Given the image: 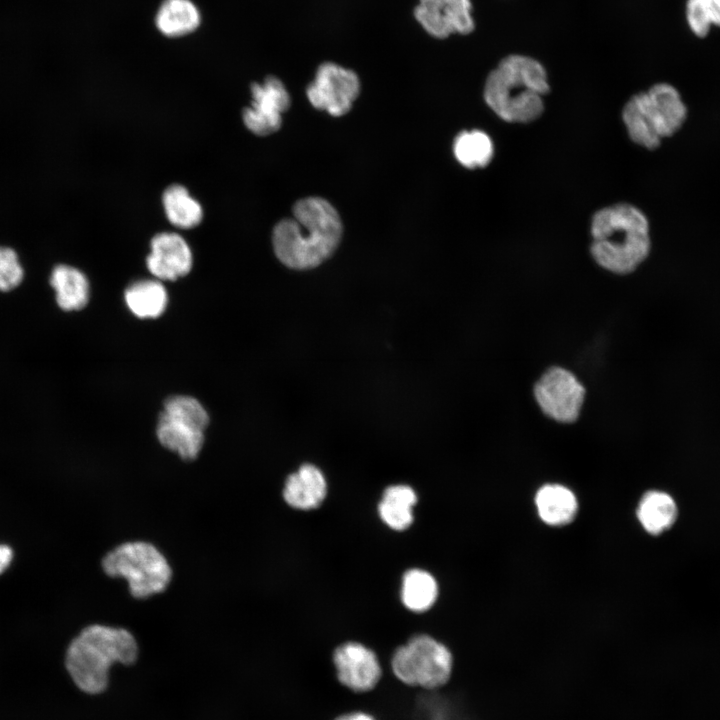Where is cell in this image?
I'll return each instance as SVG.
<instances>
[{
    "instance_id": "27",
    "label": "cell",
    "mask_w": 720,
    "mask_h": 720,
    "mask_svg": "<svg viewBox=\"0 0 720 720\" xmlns=\"http://www.w3.org/2000/svg\"><path fill=\"white\" fill-rule=\"evenodd\" d=\"M333 720H377L374 715L363 710H351L339 714Z\"/></svg>"
},
{
    "instance_id": "28",
    "label": "cell",
    "mask_w": 720,
    "mask_h": 720,
    "mask_svg": "<svg viewBox=\"0 0 720 720\" xmlns=\"http://www.w3.org/2000/svg\"><path fill=\"white\" fill-rule=\"evenodd\" d=\"M12 559V548L6 544H0V574H2L9 567Z\"/></svg>"
},
{
    "instance_id": "4",
    "label": "cell",
    "mask_w": 720,
    "mask_h": 720,
    "mask_svg": "<svg viewBox=\"0 0 720 720\" xmlns=\"http://www.w3.org/2000/svg\"><path fill=\"white\" fill-rule=\"evenodd\" d=\"M138 652L136 639L128 630L93 624L85 627L70 642L65 666L82 692L98 695L109 686L112 666L134 664Z\"/></svg>"
},
{
    "instance_id": "2",
    "label": "cell",
    "mask_w": 720,
    "mask_h": 720,
    "mask_svg": "<svg viewBox=\"0 0 720 720\" xmlns=\"http://www.w3.org/2000/svg\"><path fill=\"white\" fill-rule=\"evenodd\" d=\"M549 91L548 74L540 61L528 55L510 54L489 72L483 98L503 121L526 124L541 116L543 97Z\"/></svg>"
},
{
    "instance_id": "16",
    "label": "cell",
    "mask_w": 720,
    "mask_h": 720,
    "mask_svg": "<svg viewBox=\"0 0 720 720\" xmlns=\"http://www.w3.org/2000/svg\"><path fill=\"white\" fill-rule=\"evenodd\" d=\"M49 284L61 310L78 311L88 304L89 281L78 268L67 264L56 265L51 271Z\"/></svg>"
},
{
    "instance_id": "15",
    "label": "cell",
    "mask_w": 720,
    "mask_h": 720,
    "mask_svg": "<svg viewBox=\"0 0 720 720\" xmlns=\"http://www.w3.org/2000/svg\"><path fill=\"white\" fill-rule=\"evenodd\" d=\"M326 491L327 484L322 472L312 464H304L287 478L283 497L290 506L309 510L320 505Z\"/></svg>"
},
{
    "instance_id": "20",
    "label": "cell",
    "mask_w": 720,
    "mask_h": 720,
    "mask_svg": "<svg viewBox=\"0 0 720 720\" xmlns=\"http://www.w3.org/2000/svg\"><path fill=\"white\" fill-rule=\"evenodd\" d=\"M158 30L167 37L193 32L200 24V13L191 0H164L156 14Z\"/></svg>"
},
{
    "instance_id": "26",
    "label": "cell",
    "mask_w": 720,
    "mask_h": 720,
    "mask_svg": "<svg viewBox=\"0 0 720 720\" xmlns=\"http://www.w3.org/2000/svg\"><path fill=\"white\" fill-rule=\"evenodd\" d=\"M24 274L16 251L0 246V293H8L18 288L24 280Z\"/></svg>"
},
{
    "instance_id": "24",
    "label": "cell",
    "mask_w": 720,
    "mask_h": 720,
    "mask_svg": "<svg viewBox=\"0 0 720 720\" xmlns=\"http://www.w3.org/2000/svg\"><path fill=\"white\" fill-rule=\"evenodd\" d=\"M438 586L434 577L421 569H411L404 574L401 597L404 605L415 612L429 609L435 602Z\"/></svg>"
},
{
    "instance_id": "12",
    "label": "cell",
    "mask_w": 720,
    "mask_h": 720,
    "mask_svg": "<svg viewBox=\"0 0 720 720\" xmlns=\"http://www.w3.org/2000/svg\"><path fill=\"white\" fill-rule=\"evenodd\" d=\"M251 105L243 110L245 126L255 135L267 136L278 131L282 113L290 107V95L283 82L270 75L262 83L251 85Z\"/></svg>"
},
{
    "instance_id": "11",
    "label": "cell",
    "mask_w": 720,
    "mask_h": 720,
    "mask_svg": "<svg viewBox=\"0 0 720 720\" xmlns=\"http://www.w3.org/2000/svg\"><path fill=\"white\" fill-rule=\"evenodd\" d=\"M337 681L353 693L374 690L382 678V667L376 653L359 642L337 646L332 655Z\"/></svg>"
},
{
    "instance_id": "5",
    "label": "cell",
    "mask_w": 720,
    "mask_h": 720,
    "mask_svg": "<svg viewBox=\"0 0 720 720\" xmlns=\"http://www.w3.org/2000/svg\"><path fill=\"white\" fill-rule=\"evenodd\" d=\"M686 118L687 107L679 91L665 82L634 94L622 110L630 139L649 150L658 148L663 138L675 134Z\"/></svg>"
},
{
    "instance_id": "1",
    "label": "cell",
    "mask_w": 720,
    "mask_h": 720,
    "mask_svg": "<svg viewBox=\"0 0 720 720\" xmlns=\"http://www.w3.org/2000/svg\"><path fill=\"white\" fill-rule=\"evenodd\" d=\"M342 231L340 216L327 200L307 197L296 202L291 218L274 227V252L289 268H314L333 254Z\"/></svg>"
},
{
    "instance_id": "10",
    "label": "cell",
    "mask_w": 720,
    "mask_h": 720,
    "mask_svg": "<svg viewBox=\"0 0 720 720\" xmlns=\"http://www.w3.org/2000/svg\"><path fill=\"white\" fill-rule=\"evenodd\" d=\"M360 92L357 74L333 62H324L316 70L314 80L306 94L310 103L319 110L339 117L348 113Z\"/></svg>"
},
{
    "instance_id": "18",
    "label": "cell",
    "mask_w": 720,
    "mask_h": 720,
    "mask_svg": "<svg viewBox=\"0 0 720 720\" xmlns=\"http://www.w3.org/2000/svg\"><path fill=\"white\" fill-rule=\"evenodd\" d=\"M636 514L646 532L659 535L673 526L678 516V508L668 493L650 490L641 497Z\"/></svg>"
},
{
    "instance_id": "9",
    "label": "cell",
    "mask_w": 720,
    "mask_h": 720,
    "mask_svg": "<svg viewBox=\"0 0 720 720\" xmlns=\"http://www.w3.org/2000/svg\"><path fill=\"white\" fill-rule=\"evenodd\" d=\"M533 393L547 417L565 424L578 419L585 398V388L577 377L558 366L542 374L534 385Z\"/></svg>"
},
{
    "instance_id": "3",
    "label": "cell",
    "mask_w": 720,
    "mask_h": 720,
    "mask_svg": "<svg viewBox=\"0 0 720 720\" xmlns=\"http://www.w3.org/2000/svg\"><path fill=\"white\" fill-rule=\"evenodd\" d=\"M590 252L594 261L614 274L634 272L651 249L646 215L629 203L596 211L591 220Z\"/></svg>"
},
{
    "instance_id": "13",
    "label": "cell",
    "mask_w": 720,
    "mask_h": 720,
    "mask_svg": "<svg viewBox=\"0 0 720 720\" xmlns=\"http://www.w3.org/2000/svg\"><path fill=\"white\" fill-rule=\"evenodd\" d=\"M414 17L436 39L471 34L476 27L471 0H418Z\"/></svg>"
},
{
    "instance_id": "14",
    "label": "cell",
    "mask_w": 720,
    "mask_h": 720,
    "mask_svg": "<svg viewBox=\"0 0 720 720\" xmlns=\"http://www.w3.org/2000/svg\"><path fill=\"white\" fill-rule=\"evenodd\" d=\"M192 264L191 249L181 235L162 232L152 238L146 265L156 279L174 281L188 274Z\"/></svg>"
},
{
    "instance_id": "17",
    "label": "cell",
    "mask_w": 720,
    "mask_h": 720,
    "mask_svg": "<svg viewBox=\"0 0 720 720\" xmlns=\"http://www.w3.org/2000/svg\"><path fill=\"white\" fill-rule=\"evenodd\" d=\"M535 505L541 520L551 526L570 523L578 511L575 494L561 484H546L535 495Z\"/></svg>"
},
{
    "instance_id": "21",
    "label": "cell",
    "mask_w": 720,
    "mask_h": 720,
    "mask_svg": "<svg viewBox=\"0 0 720 720\" xmlns=\"http://www.w3.org/2000/svg\"><path fill=\"white\" fill-rule=\"evenodd\" d=\"M162 203L169 222L180 229L194 228L202 221V206L182 185L167 187L162 195Z\"/></svg>"
},
{
    "instance_id": "19",
    "label": "cell",
    "mask_w": 720,
    "mask_h": 720,
    "mask_svg": "<svg viewBox=\"0 0 720 720\" xmlns=\"http://www.w3.org/2000/svg\"><path fill=\"white\" fill-rule=\"evenodd\" d=\"M129 310L138 318H157L166 309L168 295L158 279L139 280L124 293Z\"/></svg>"
},
{
    "instance_id": "22",
    "label": "cell",
    "mask_w": 720,
    "mask_h": 720,
    "mask_svg": "<svg viewBox=\"0 0 720 720\" xmlns=\"http://www.w3.org/2000/svg\"><path fill=\"white\" fill-rule=\"evenodd\" d=\"M417 501L415 491L406 485H393L383 493L378 505L381 519L390 528L404 530L413 521L412 507Z\"/></svg>"
},
{
    "instance_id": "25",
    "label": "cell",
    "mask_w": 720,
    "mask_h": 720,
    "mask_svg": "<svg viewBox=\"0 0 720 720\" xmlns=\"http://www.w3.org/2000/svg\"><path fill=\"white\" fill-rule=\"evenodd\" d=\"M685 18L691 32L705 38L711 26L720 27V0H687Z\"/></svg>"
},
{
    "instance_id": "6",
    "label": "cell",
    "mask_w": 720,
    "mask_h": 720,
    "mask_svg": "<svg viewBox=\"0 0 720 720\" xmlns=\"http://www.w3.org/2000/svg\"><path fill=\"white\" fill-rule=\"evenodd\" d=\"M102 568L110 577L124 578L134 598H147L163 592L172 578L165 556L154 545L144 541L118 545L104 556Z\"/></svg>"
},
{
    "instance_id": "7",
    "label": "cell",
    "mask_w": 720,
    "mask_h": 720,
    "mask_svg": "<svg viewBox=\"0 0 720 720\" xmlns=\"http://www.w3.org/2000/svg\"><path fill=\"white\" fill-rule=\"evenodd\" d=\"M391 670L395 678L408 687L436 690L449 683L454 659L446 645L420 634L394 651Z\"/></svg>"
},
{
    "instance_id": "8",
    "label": "cell",
    "mask_w": 720,
    "mask_h": 720,
    "mask_svg": "<svg viewBox=\"0 0 720 720\" xmlns=\"http://www.w3.org/2000/svg\"><path fill=\"white\" fill-rule=\"evenodd\" d=\"M209 416L202 404L190 396L178 395L164 403L156 428L162 446L183 460H194L204 444Z\"/></svg>"
},
{
    "instance_id": "23",
    "label": "cell",
    "mask_w": 720,
    "mask_h": 720,
    "mask_svg": "<svg viewBox=\"0 0 720 720\" xmlns=\"http://www.w3.org/2000/svg\"><path fill=\"white\" fill-rule=\"evenodd\" d=\"M453 152L462 166L468 169L483 168L492 160L494 147L485 132L474 129L462 131L455 137Z\"/></svg>"
}]
</instances>
